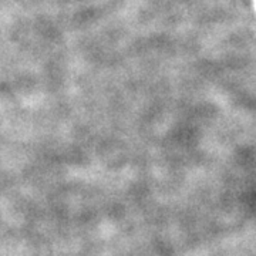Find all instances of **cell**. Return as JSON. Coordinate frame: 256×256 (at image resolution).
<instances>
[]
</instances>
